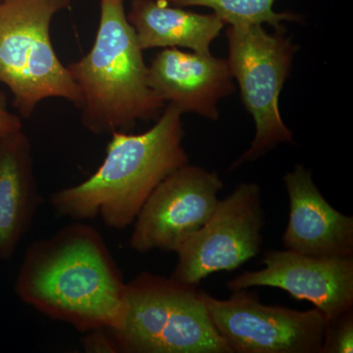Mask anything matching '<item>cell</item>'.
Listing matches in <instances>:
<instances>
[{"label":"cell","mask_w":353,"mask_h":353,"mask_svg":"<svg viewBox=\"0 0 353 353\" xmlns=\"http://www.w3.org/2000/svg\"><path fill=\"white\" fill-rule=\"evenodd\" d=\"M227 59L164 48L148 66V83L182 113L219 119L218 102L236 92Z\"/></svg>","instance_id":"cell-11"},{"label":"cell","mask_w":353,"mask_h":353,"mask_svg":"<svg viewBox=\"0 0 353 353\" xmlns=\"http://www.w3.org/2000/svg\"><path fill=\"white\" fill-rule=\"evenodd\" d=\"M26 305L80 333L118 330L127 313V284L95 228L77 221L28 246L14 283Z\"/></svg>","instance_id":"cell-1"},{"label":"cell","mask_w":353,"mask_h":353,"mask_svg":"<svg viewBox=\"0 0 353 353\" xmlns=\"http://www.w3.org/2000/svg\"><path fill=\"white\" fill-rule=\"evenodd\" d=\"M66 67L83 94L81 122L92 134L130 132L139 121L157 120L166 106L148 83L124 0H101L92 50Z\"/></svg>","instance_id":"cell-3"},{"label":"cell","mask_w":353,"mask_h":353,"mask_svg":"<svg viewBox=\"0 0 353 353\" xmlns=\"http://www.w3.org/2000/svg\"><path fill=\"white\" fill-rule=\"evenodd\" d=\"M264 268L245 272L227 283L232 292L277 288L309 301L326 321L353 309V256L314 257L292 250H268Z\"/></svg>","instance_id":"cell-10"},{"label":"cell","mask_w":353,"mask_h":353,"mask_svg":"<svg viewBox=\"0 0 353 353\" xmlns=\"http://www.w3.org/2000/svg\"><path fill=\"white\" fill-rule=\"evenodd\" d=\"M43 201L27 134L0 139V260L12 259Z\"/></svg>","instance_id":"cell-13"},{"label":"cell","mask_w":353,"mask_h":353,"mask_svg":"<svg viewBox=\"0 0 353 353\" xmlns=\"http://www.w3.org/2000/svg\"><path fill=\"white\" fill-rule=\"evenodd\" d=\"M0 1H1V0H0Z\"/></svg>","instance_id":"cell-19"},{"label":"cell","mask_w":353,"mask_h":353,"mask_svg":"<svg viewBox=\"0 0 353 353\" xmlns=\"http://www.w3.org/2000/svg\"><path fill=\"white\" fill-rule=\"evenodd\" d=\"M22 129L21 118L9 112L7 108V94L0 90V139L22 131Z\"/></svg>","instance_id":"cell-18"},{"label":"cell","mask_w":353,"mask_h":353,"mask_svg":"<svg viewBox=\"0 0 353 353\" xmlns=\"http://www.w3.org/2000/svg\"><path fill=\"white\" fill-rule=\"evenodd\" d=\"M284 183L290 199L285 250L314 257L353 256V217L324 199L311 170L296 165L285 174Z\"/></svg>","instance_id":"cell-12"},{"label":"cell","mask_w":353,"mask_h":353,"mask_svg":"<svg viewBox=\"0 0 353 353\" xmlns=\"http://www.w3.org/2000/svg\"><path fill=\"white\" fill-rule=\"evenodd\" d=\"M71 0L0 1V83L13 94V105L24 119L39 102L66 99L78 108L83 99L53 48L51 21L70 9Z\"/></svg>","instance_id":"cell-5"},{"label":"cell","mask_w":353,"mask_h":353,"mask_svg":"<svg viewBox=\"0 0 353 353\" xmlns=\"http://www.w3.org/2000/svg\"><path fill=\"white\" fill-rule=\"evenodd\" d=\"M201 294L211 321L233 353H320L326 319L317 308L265 305L248 289L234 290L228 299Z\"/></svg>","instance_id":"cell-8"},{"label":"cell","mask_w":353,"mask_h":353,"mask_svg":"<svg viewBox=\"0 0 353 353\" xmlns=\"http://www.w3.org/2000/svg\"><path fill=\"white\" fill-rule=\"evenodd\" d=\"M223 187L217 172L189 164L181 167L146 199L132 223V250L175 252L213 214Z\"/></svg>","instance_id":"cell-9"},{"label":"cell","mask_w":353,"mask_h":353,"mask_svg":"<svg viewBox=\"0 0 353 353\" xmlns=\"http://www.w3.org/2000/svg\"><path fill=\"white\" fill-rule=\"evenodd\" d=\"M176 7L205 6L212 9L216 15L229 26H273L276 32H284V21L303 22L301 16L292 12H275L276 0H158Z\"/></svg>","instance_id":"cell-15"},{"label":"cell","mask_w":353,"mask_h":353,"mask_svg":"<svg viewBox=\"0 0 353 353\" xmlns=\"http://www.w3.org/2000/svg\"><path fill=\"white\" fill-rule=\"evenodd\" d=\"M264 217L259 185L241 183L219 201L208 222L176 248L178 262L171 278L197 285L211 274L236 270L257 256Z\"/></svg>","instance_id":"cell-7"},{"label":"cell","mask_w":353,"mask_h":353,"mask_svg":"<svg viewBox=\"0 0 353 353\" xmlns=\"http://www.w3.org/2000/svg\"><path fill=\"white\" fill-rule=\"evenodd\" d=\"M226 34L228 63L255 124L252 145L234 162L232 171L255 161L281 143H294L281 116L279 99L299 46L284 32L269 34L262 25L229 26Z\"/></svg>","instance_id":"cell-6"},{"label":"cell","mask_w":353,"mask_h":353,"mask_svg":"<svg viewBox=\"0 0 353 353\" xmlns=\"http://www.w3.org/2000/svg\"><path fill=\"white\" fill-rule=\"evenodd\" d=\"M81 341L85 353H119L117 345L106 329L90 330L83 333Z\"/></svg>","instance_id":"cell-17"},{"label":"cell","mask_w":353,"mask_h":353,"mask_svg":"<svg viewBox=\"0 0 353 353\" xmlns=\"http://www.w3.org/2000/svg\"><path fill=\"white\" fill-rule=\"evenodd\" d=\"M182 115L169 103L148 131L112 132L99 169L83 182L51 194L55 215L75 221L101 217L114 230L132 226L157 185L189 164Z\"/></svg>","instance_id":"cell-2"},{"label":"cell","mask_w":353,"mask_h":353,"mask_svg":"<svg viewBox=\"0 0 353 353\" xmlns=\"http://www.w3.org/2000/svg\"><path fill=\"white\" fill-rule=\"evenodd\" d=\"M353 352V309L326 321L320 353Z\"/></svg>","instance_id":"cell-16"},{"label":"cell","mask_w":353,"mask_h":353,"mask_svg":"<svg viewBox=\"0 0 353 353\" xmlns=\"http://www.w3.org/2000/svg\"><path fill=\"white\" fill-rule=\"evenodd\" d=\"M127 19L141 50L185 48L208 55L224 26L215 13L203 15L158 0H132Z\"/></svg>","instance_id":"cell-14"},{"label":"cell","mask_w":353,"mask_h":353,"mask_svg":"<svg viewBox=\"0 0 353 353\" xmlns=\"http://www.w3.org/2000/svg\"><path fill=\"white\" fill-rule=\"evenodd\" d=\"M126 296L124 324L106 329L119 353H233L196 285L141 272Z\"/></svg>","instance_id":"cell-4"}]
</instances>
